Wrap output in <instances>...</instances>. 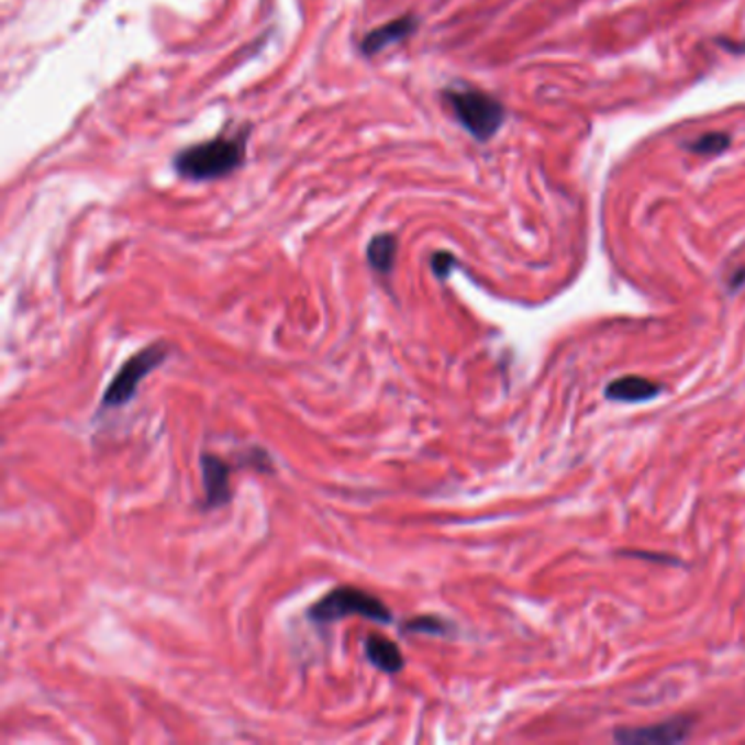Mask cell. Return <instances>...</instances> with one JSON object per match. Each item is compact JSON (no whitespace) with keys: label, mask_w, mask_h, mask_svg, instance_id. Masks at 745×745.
Returning <instances> with one entry per match:
<instances>
[{"label":"cell","mask_w":745,"mask_h":745,"mask_svg":"<svg viewBox=\"0 0 745 745\" xmlns=\"http://www.w3.org/2000/svg\"><path fill=\"white\" fill-rule=\"evenodd\" d=\"M249 127L234 136H216L199 145H190L174 158V169L180 178L192 182L219 180L243 167L247 154Z\"/></svg>","instance_id":"6da1fadb"},{"label":"cell","mask_w":745,"mask_h":745,"mask_svg":"<svg viewBox=\"0 0 745 745\" xmlns=\"http://www.w3.org/2000/svg\"><path fill=\"white\" fill-rule=\"evenodd\" d=\"M442 99L459 125L479 143L494 138L505 121L503 103L479 88L451 86L442 92Z\"/></svg>","instance_id":"7a4b0ae2"},{"label":"cell","mask_w":745,"mask_h":745,"mask_svg":"<svg viewBox=\"0 0 745 745\" xmlns=\"http://www.w3.org/2000/svg\"><path fill=\"white\" fill-rule=\"evenodd\" d=\"M346 616H366L376 623H391V610L372 592L359 590L355 586H340L311 605L309 619L326 625L337 623Z\"/></svg>","instance_id":"3957f363"},{"label":"cell","mask_w":745,"mask_h":745,"mask_svg":"<svg viewBox=\"0 0 745 745\" xmlns=\"http://www.w3.org/2000/svg\"><path fill=\"white\" fill-rule=\"evenodd\" d=\"M167 357H169V346H165V344H152L145 351L130 357L123 364V368L112 378V382L108 385V389L103 393V409H114V407L127 404L136 396L141 380L147 374L154 372L156 368H160Z\"/></svg>","instance_id":"277c9868"},{"label":"cell","mask_w":745,"mask_h":745,"mask_svg":"<svg viewBox=\"0 0 745 745\" xmlns=\"http://www.w3.org/2000/svg\"><path fill=\"white\" fill-rule=\"evenodd\" d=\"M693 726L691 718H674L645 729H621L614 733V742L627 745L680 744L689 737Z\"/></svg>","instance_id":"5b68a950"},{"label":"cell","mask_w":745,"mask_h":745,"mask_svg":"<svg viewBox=\"0 0 745 745\" xmlns=\"http://www.w3.org/2000/svg\"><path fill=\"white\" fill-rule=\"evenodd\" d=\"M415 31H418V18L413 13H404V15L393 18L387 24L376 26L370 33H366L359 48H362V53L366 57H374L380 51H385V48H389V46L411 37Z\"/></svg>","instance_id":"8992f818"},{"label":"cell","mask_w":745,"mask_h":745,"mask_svg":"<svg viewBox=\"0 0 745 745\" xmlns=\"http://www.w3.org/2000/svg\"><path fill=\"white\" fill-rule=\"evenodd\" d=\"M201 477H203V488H205V505L208 508H221L230 501V466L212 455L203 453L201 455Z\"/></svg>","instance_id":"52a82bcc"},{"label":"cell","mask_w":745,"mask_h":745,"mask_svg":"<svg viewBox=\"0 0 745 745\" xmlns=\"http://www.w3.org/2000/svg\"><path fill=\"white\" fill-rule=\"evenodd\" d=\"M663 391V385L645 376H621L605 387V398L614 402H647Z\"/></svg>","instance_id":"ba28073f"},{"label":"cell","mask_w":745,"mask_h":745,"mask_svg":"<svg viewBox=\"0 0 745 745\" xmlns=\"http://www.w3.org/2000/svg\"><path fill=\"white\" fill-rule=\"evenodd\" d=\"M366 656L378 671H385V674H398L404 667L398 645L378 634L366 638Z\"/></svg>","instance_id":"9c48e42d"},{"label":"cell","mask_w":745,"mask_h":745,"mask_svg":"<svg viewBox=\"0 0 745 745\" xmlns=\"http://www.w3.org/2000/svg\"><path fill=\"white\" fill-rule=\"evenodd\" d=\"M368 263L376 274L387 276L393 269L396 254H398V238L393 234H376L368 243Z\"/></svg>","instance_id":"30bf717a"},{"label":"cell","mask_w":745,"mask_h":745,"mask_svg":"<svg viewBox=\"0 0 745 745\" xmlns=\"http://www.w3.org/2000/svg\"><path fill=\"white\" fill-rule=\"evenodd\" d=\"M729 147H731V136L722 134V132L704 134V136H700V138H696L693 143L687 145V149H691L693 154H700V156H718V154L726 152Z\"/></svg>","instance_id":"8fae6325"},{"label":"cell","mask_w":745,"mask_h":745,"mask_svg":"<svg viewBox=\"0 0 745 745\" xmlns=\"http://www.w3.org/2000/svg\"><path fill=\"white\" fill-rule=\"evenodd\" d=\"M404 632H418V634H433V636H446L451 632V623L435 616V614H424L409 619L404 623Z\"/></svg>","instance_id":"7c38bea8"},{"label":"cell","mask_w":745,"mask_h":745,"mask_svg":"<svg viewBox=\"0 0 745 745\" xmlns=\"http://www.w3.org/2000/svg\"><path fill=\"white\" fill-rule=\"evenodd\" d=\"M455 265H457V260H455V256L448 254V252H437V254H433V258H431L433 274H435L437 278H442V280L451 274V269H453Z\"/></svg>","instance_id":"4fadbf2b"},{"label":"cell","mask_w":745,"mask_h":745,"mask_svg":"<svg viewBox=\"0 0 745 745\" xmlns=\"http://www.w3.org/2000/svg\"><path fill=\"white\" fill-rule=\"evenodd\" d=\"M742 285H745V269H744V267H742V269H740V271H737V274H735V278H733V280H731V289H733V291H737V289H740V287H742Z\"/></svg>","instance_id":"5bb4252c"}]
</instances>
